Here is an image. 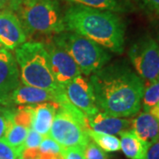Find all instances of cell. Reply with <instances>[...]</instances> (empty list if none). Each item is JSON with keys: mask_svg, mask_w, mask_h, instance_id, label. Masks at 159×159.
<instances>
[{"mask_svg": "<svg viewBox=\"0 0 159 159\" xmlns=\"http://www.w3.org/2000/svg\"><path fill=\"white\" fill-rule=\"evenodd\" d=\"M132 130L148 144L159 138V119L150 112L143 111L132 121Z\"/></svg>", "mask_w": 159, "mask_h": 159, "instance_id": "cell-15", "label": "cell"}, {"mask_svg": "<svg viewBox=\"0 0 159 159\" xmlns=\"http://www.w3.org/2000/svg\"><path fill=\"white\" fill-rule=\"evenodd\" d=\"M29 130V128L12 124L11 121L8 120V126L3 139L13 148L22 151L24 149V142L26 141Z\"/></svg>", "mask_w": 159, "mask_h": 159, "instance_id": "cell-18", "label": "cell"}, {"mask_svg": "<svg viewBox=\"0 0 159 159\" xmlns=\"http://www.w3.org/2000/svg\"><path fill=\"white\" fill-rule=\"evenodd\" d=\"M88 125L91 130L106 134H120L130 130L132 121L125 118L111 117L99 111L90 118H88Z\"/></svg>", "mask_w": 159, "mask_h": 159, "instance_id": "cell-13", "label": "cell"}, {"mask_svg": "<svg viewBox=\"0 0 159 159\" xmlns=\"http://www.w3.org/2000/svg\"><path fill=\"white\" fill-rule=\"evenodd\" d=\"M30 108L33 114L31 128L43 136H48L58 104L54 102H41L30 105Z\"/></svg>", "mask_w": 159, "mask_h": 159, "instance_id": "cell-14", "label": "cell"}, {"mask_svg": "<svg viewBox=\"0 0 159 159\" xmlns=\"http://www.w3.org/2000/svg\"><path fill=\"white\" fill-rule=\"evenodd\" d=\"M14 12L28 38L52 37L66 31L64 13L58 0H20Z\"/></svg>", "mask_w": 159, "mask_h": 159, "instance_id": "cell-3", "label": "cell"}, {"mask_svg": "<svg viewBox=\"0 0 159 159\" xmlns=\"http://www.w3.org/2000/svg\"><path fill=\"white\" fill-rule=\"evenodd\" d=\"M21 150L11 146L2 138L0 139V159H18L21 155Z\"/></svg>", "mask_w": 159, "mask_h": 159, "instance_id": "cell-24", "label": "cell"}, {"mask_svg": "<svg viewBox=\"0 0 159 159\" xmlns=\"http://www.w3.org/2000/svg\"><path fill=\"white\" fill-rule=\"evenodd\" d=\"M43 135L38 134L36 131L32 128H29L26 141L24 142V148H39L40 144L43 139Z\"/></svg>", "mask_w": 159, "mask_h": 159, "instance_id": "cell-25", "label": "cell"}, {"mask_svg": "<svg viewBox=\"0 0 159 159\" xmlns=\"http://www.w3.org/2000/svg\"><path fill=\"white\" fill-rule=\"evenodd\" d=\"M99 111L111 117L129 118L142 107L145 83L125 62L107 64L90 75Z\"/></svg>", "mask_w": 159, "mask_h": 159, "instance_id": "cell-1", "label": "cell"}, {"mask_svg": "<svg viewBox=\"0 0 159 159\" xmlns=\"http://www.w3.org/2000/svg\"><path fill=\"white\" fill-rule=\"evenodd\" d=\"M2 49H4V47H3V45L0 43V51H1V50H2Z\"/></svg>", "mask_w": 159, "mask_h": 159, "instance_id": "cell-35", "label": "cell"}, {"mask_svg": "<svg viewBox=\"0 0 159 159\" xmlns=\"http://www.w3.org/2000/svg\"><path fill=\"white\" fill-rule=\"evenodd\" d=\"M20 81L24 85L59 93L63 91L51 71L43 43L26 42L15 49Z\"/></svg>", "mask_w": 159, "mask_h": 159, "instance_id": "cell-4", "label": "cell"}, {"mask_svg": "<svg viewBox=\"0 0 159 159\" xmlns=\"http://www.w3.org/2000/svg\"><path fill=\"white\" fill-rule=\"evenodd\" d=\"M20 84V72L16 59L4 48L0 51V104L6 103Z\"/></svg>", "mask_w": 159, "mask_h": 159, "instance_id": "cell-11", "label": "cell"}, {"mask_svg": "<svg viewBox=\"0 0 159 159\" xmlns=\"http://www.w3.org/2000/svg\"><path fill=\"white\" fill-rule=\"evenodd\" d=\"M7 126H8V120L5 117L0 116V139H2L5 135Z\"/></svg>", "mask_w": 159, "mask_h": 159, "instance_id": "cell-32", "label": "cell"}, {"mask_svg": "<svg viewBox=\"0 0 159 159\" xmlns=\"http://www.w3.org/2000/svg\"><path fill=\"white\" fill-rule=\"evenodd\" d=\"M70 102L87 118H90L100 111L97 106L90 81L80 75L63 88Z\"/></svg>", "mask_w": 159, "mask_h": 159, "instance_id": "cell-9", "label": "cell"}, {"mask_svg": "<svg viewBox=\"0 0 159 159\" xmlns=\"http://www.w3.org/2000/svg\"><path fill=\"white\" fill-rule=\"evenodd\" d=\"M89 129L88 123L58 108L48 136L56 141L64 148H83L90 141L88 134Z\"/></svg>", "mask_w": 159, "mask_h": 159, "instance_id": "cell-6", "label": "cell"}, {"mask_svg": "<svg viewBox=\"0 0 159 159\" xmlns=\"http://www.w3.org/2000/svg\"><path fill=\"white\" fill-rule=\"evenodd\" d=\"M150 113L154 115L156 118H157L159 119V103L156 106V107H154L151 111H150Z\"/></svg>", "mask_w": 159, "mask_h": 159, "instance_id": "cell-33", "label": "cell"}, {"mask_svg": "<svg viewBox=\"0 0 159 159\" xmlns=\"http://www.w3.org/2000/svg\"><path fill=\"white\" fill-rule=\"evenodd\" d=\"M145 159H159V138L148 145Z\"/></svg>", "mask_w": 159, "mask_h": 159, "instance_id": "cell-28", "label": "cell"}, {"mask_svg": "<svg viewBox=\"0 0 159 159\" xmlns=\"http://www.w3.org/2000/svg\"><path fill=\"white\" fill-rule=\"evenodd\" d=\"M4 9H6V8H5V7H4V6H2V5H1V4H0V12H1V11H3V10H4Z\"/></svg>", "mask_w": 159, "mask_h": 159, "instance_id": "cell-34", "label": "cell"}, {"mask_svg": "<svg viewBox=\"0 0 159 159\" xmlns=\"http://www.w3.org/2000/svg\"><path fill=\"white\" fill-rule=\"evenodd\" d=\"M88 134L93 142L107 152H114L120 149V141L114 135L106 134L102 133H97L89 129Z\"/></svg>", "mask_w": 159, "mask_h": 159, "instance_id": "cell-20", "label": "cell"}, {"mask_svg": "<svg viewBox=\"0 0 159 159\" xmlns=\"http://www.w3.org/2000/svg\"><path fill=\"white\" fill-rule=\"evenodd\" d=\"M39 148H24L20 157L22 159H40Z\"/></svg>", "mask_w": 159, "mask_h": 159, "instance_id": "cell-29", "label": "cell"}, {"mask_svg": "<svg viewBox=\"0 0 159 159\" xmlns=\"http://www.w3.org/2000/svg\"><path fill=\"white\" fill-rule=\"evenodd\" d=\"M131 63L145 85L159 79V46L157 41L144 35L131 46Z\"/></svg>", "mask_w": 159, "mask_h": 159, "instance_id": "cell-7", "label": "cell"}, {"mask_svg": "<svg viewBox=\"0 0 159 159\" xmlns=\"http://www.w3.org/2000/svg\"><path fill=\"white\" fill-rule=\"evenodd\" d=\"M52 41L68 52L86 76L97 72L111 59L107 50L97 43L72 31H64L51 37Z\"/></svg>", "mask_w": 159, "mask_h": 159, "instance_id": "cell-5", "label": "cell"}, {"mask_svg": "<svg viewBox=\"0 0 159 159\" xmlns=\"http://www.w3.org/2000/svg\"><path fill=\"white\" fill-rule=\"evenodd\" d=\"M64 159H85L83 154V148L80 147H72L65 148L63 152Z\"/></svg>", "mask_w": 159, "mask_h": 159, "instance_id": "cell-27", "label": "cell"}, {"mask_svg": "<svg viewBox=\"0 0 159 159\" xmlns=\"http://www.w3.org/2000/svg\"><path fill=\"white\" fill-rule=\"evenodd\" d=\"M65 148H62L56 141H54L50 136H44L43 141L41 142L39 147L40 152L43 153H63Z\"/></svg>", "mask_w": 159, "mask_h": 159, "instance_id": "cell-23", "label": "cell"}, {"mask_svg": "<svg viewBox=\"0 0 159 159\" xmlns=\"http://www.w3.org/2000/svg\"><path fill=\"white\" fill-rule=\"evenodd\" d=\"M66 31L79 34L113 53L125 48V24L118 13L73 4L64 13Z\"/></svg>", "mask_w": 159, "mask_h": 159, "instance_id": "cell-2", "label": "cell"}, {"mask_svg": "<svg viewBox=\"0 0 159 159\" xmlns=\"http://www.w3.org/2000/svg\"><path fill=\"white\" fill-rule=\"evenodd\" d=\"M4 117L7 120L11 121L12 124L22 125L27 128H31L32 118L33 114L29 106H19L18 108L13 110H8L6 112H4Z\"/></svg>", "mask_w": 159, "mask_h": 159, "instance_id": "cell-19", "label": "cell"}, {"mask_svg": "<svg viewBox=\"0 0 159 159\" xmlns=\"http://www.w3.org/2000/svg\"><path fill=\"white\" fill-rule=\"evenodd\" d=\"M18 159H22V158H21V157H19V158H18Z\"/></svg>", "mask_w": 159, "mask_h": 159, "instance_id": "cell-37", "label": "cell"}, {"mask_svg": "<svg viewBox=\"0 0 159 159\" xmlns=\"http://www.w3.org/2000/svg\"><path fill=\"white\" fill-rule=\"evenodd\" d=\"M59 93H53L51 91L32 87V86L20 84L11 93V96L8 97L4 105L29 106V105L38 104L41 102H57Z\"/></svg>", "mask_w": 159, "mask_h": 159, "instance_id": "cell-12", "label": "cell"}, {"mask_svg": "<svg viewBox=\"0 0 159 159\" xmlns=\"http://www.w3.org/2000/svg\"><path fill=\"white\" fill-rule=\"evenodd\" d=\"M157 43H158V46H159V34H158V36H157Z\"/></svg>", "mask_w": 159, "mask_h": 159, "instance_id": "cell-36", "label": "cell"}, {"mask_svg": "<svg viewBox=\"0 0 159 159\" xmlns=\"http://www.w3.org/2000/svg\"><path fill=\"white\" fill-rule=\"evenodd\" d=\"M40 159H64L63 153L54 154V153H43L41 152Z\"/></svg>", "mask_w": 159, "mask_h": 159, "instance_id": "cell-31", "label": "cell"}, {"mask_svg": "<svg viewBox=\"0 0 159 159\" xmlns=\"http://www.w3.org/2000/svg\"><path fill=\"white\" fill-rule=\"evenodd\" d=\"M72 4L81 5L95 9L115 12L125 13L134 10L130 0H66Z\"/></svg>", "mask_w": 159, "mask_h": 159, "instance_id": "cell-17", "label": "cell"}, {"mask_svg": "<svg viewBox=\"0 0 159 159\" xmlns=\"http://www.w3.org/2000/svg\"><path fill=\"white\" fill-rule=\"evenodd\" d=\"M120 149L129 159H145L148 143L143 142L130 129L120 134Z\"/></svg>", "mask_w": 159, "mask_h": 159, "instance_id": "cell-16", "label": "cell"}, {"mask_svg": "<svg viewBox=\"0 0 159 159\" xmlns=\"http://www.w3.org/2000/svg\"><path fill=\"white\" fill-rule=\"evenodd\" d=\"M28 40L17 14L11 10L4 9L0 12V43L5 49L15 50Z\"/></svg>", "mask_w": 159, "mask_h": 159, "instance_id": "cell-10", "label": "cell"}, {"mask_svg": "<svg viewBox=\"0 0 159 159\" xmlns=\"http://www.w3.org/2000/svg\"><path fill=\"white\" fill-rule=\"evenodd\" d=\"M20 3V0H0V4L6 9L15 11Z\"/></svg>", "mask_w": 159, "mask_h": 159, "instance_id": "cell-30", "label": "cell"}, {"mask_svg": "<svg viewBox=\"0 0 159 159\" xmlns=\"http://www.w3.org/2000/svg\"><path fill=\"white\" fill-rule=\"evenodd\" d=\"M136 1L143 10L155 15H159V0H136Z\"/></svg>", "mask_w": 159, "mask_h": 159, "instance_id": "cell-26", "label": "cell"}, {"mask_svg": "<svg viewBox=\"0 0 159 159\" xmlns=\"http://www.w3.org/2000/svg\"><path fill=\"white\" fill-rule=\"evenodd\" d=\"M43 44L53 76L62 89L76 77L81 75L78 65L66 50L57 45L52 39L47 40Z\"/></svg>", "mask_w": 159, "mask_h": 159, "instance_id": "cell-8", "label": "cell"}, {"mask_svg": "<svg viewBox=\"0 0 159 159\" xmlns=\"http://www.w3.org/2000/svg\"><path fill=\"white\" fill-rule=\"evenodd\" d=\"M159 103V79L145 85L142 99L143 111L150 112V111Z\"/></svg>", "mask_w": 159, "mask_h": 159, "instance_id": "cell-21", "label": "cell"}, {"mask_svg": "<svg viewBox=\"0 0 159 159\" xmlns=\"http://www.w3.org/2000/svg\"><path fill=\"white\" fill-rule=\"evenodd\" d=\"M83 154L85 159H108L105 152L91 139L83 147Z\"/></svg>", "mask_w": 159, "mask_h": 159, "instance_id": "cell-22", "label": "cell"}]
</instances>
